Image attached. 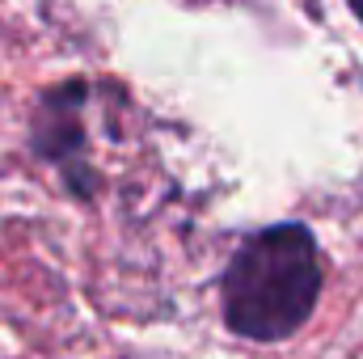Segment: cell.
Listing matches in <instances>:
<instances>
[{"label":"cell","instance_id":"6da1fadb","mask_svg":"<svg viewBox=\"0 0 363 359\" xmlns=\"http://www.w3.org/2000/svg\"><path fill=\"white\" fill-rule=\"evenodd\" d=\"M321 254L304 224L287 220L250 237L224 270V321L250 343L291 338L317 309Z\"/></svg>","mask_w":363,"mask_h":359},{"label":"cell","instance_id":"3957f363","mask_svg":"<svg viewBox=\"0 0 363 359\" xmlns=\"http://www.w3.org/2000/svg\"><path fill=\"white\" fill-rule=\"evenodd\" d=\"M347 4L355 9V17H359V21H363V0H347Z\"/></svg>","mask_w":363,"mask_h":359},{"label":"cell","instance_id":"7a4b0ae2","mask_svg":"<svg viewBox=\"0 0 363 359\" xmlns=\"http://www.w3.org/2000/svg\"><path fill=\"white\" fill-rule=\"evenodd\" d=\"M81 101H85V85L68 81L64 89L47 93L34 118V148L55 161L77 190H89V170L81 165V148H85V131H81Z\"/></svg>","mask_w":363,"mask_h":359}]
</instances>
